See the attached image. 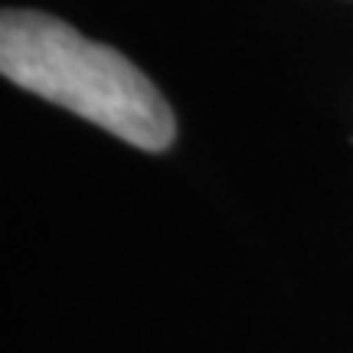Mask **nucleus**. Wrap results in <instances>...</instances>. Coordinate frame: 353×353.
Returning a JSON list of instances; mask_svg holds the SVG:
<instances>
[{
    "mask_svg": "<svg viewBox=\"0 0 353 353\" xmlns=\"http://www.w3.org/2000/svg\"><path fill=\"white\" fill-rule=\"evenodd\" d=\"M0 72L141 151L161 154L176 141V118L151 79L128 56L50 13L3 10Z\"/></svg>",
    "mask_w": 353,
    "mask_h": 353,
    "instance_id": "f257e3e1",
    "label": "nucleus"
}]
</instances>
